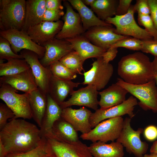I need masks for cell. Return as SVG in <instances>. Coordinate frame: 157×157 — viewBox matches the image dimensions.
Instances as JSON below:
<instances>
[{"label": "cell", "mask_w": 157, "mask_h": 157, "mask_svg": "<svg viewBox=\"0 0 157 157\" xmlns=\"http://www.w3.org/2000/svg\"><path fill=\"white\" fill-rule=\"evenodd\" d=\"M63 24L61 20L54 22L42 21L29 28L27 32L34 42L42 46L44 44L55 38Z\"/></svg>", "instance_id": "e0dca14e"}, {"label": "cell", "mask_w": 157, "mask_h": 157, "mask_svg": "<svg viewBox=\"0 0 157 157\" xmlns=\"http://www.w3.org/2000/svg\"><path fill=\"white\" fill-rule=\"evenodd\" d=\"M31 69L24 59L15 58L0 64V76L15 74Z\"/></svg>", "instance_id": "4dcf8cb0"}, {"label": "cell", "mask_w": 157, "mask_h": 157, "mask_svg": "<svg viewBox=\"0 0 157 157\" xmlns=\"http://www.w3.org/2000/svg\"><path fill=\"white\" fill-rule=\"evenodd\" d=\"M131 119L126 117L124 119L122 129L116 142L136 157H143L148 149V144L140 140V135L143 131V129L140 128L136 130H134L131 125Z\"/></svg>", "instance_id": "9c48e42d"}, {"label": "cell", "mask_w": 157, "mask_h": 157, "mask_svg": "<svg viewBox=\"0 0 157 157\" xmlns=\"http://www.w3.org/2000/svg\"><path fill=\"white\" fill-rule=\"evenodd\" d=\"M7 155L5 148L1 142L0 141V157H6Z\"/></svg>", "instance_id": "7dc6e473"}, {"label": "cell", "mask_w": 157, "mask_h": 157, "mask_svg": "<svg viewBox=\"0 0 157 157\" xmlns=\"http://www.w3.org/2000/svg\"><path fill=\"white\" fill-rule=\"evenodd\" d=\"M47 95L38 88L28 93L32 118L39 127L46 109Z\"/></svg>", "instance_id": "4316f807"}, {"label": "cell", "mask_w": 157, "mask_h": 157, "mask_svg": "<svg viewBox=\"0 0 157 157\" xmlns=\"http://www.w3.org/2000/svg\"><path fill=\"white\" fill-rule=\"evenodd\" d=\"M97 59L91 65V68L83 73L84 80L82 83L92 85L99 90L104 88L108 83L114 69L112 65L105 62L102 57Z\"/></svg>", "instance_id": "7c38bea8"}, {"label": "cell", "mask_w": 157, "mask_h": 157, "mask_svg": "<svg viewBox=\"0 0 157 157\" xmlns=\"http://www.w3.org/2000/svg\"><path fill=\"white\" fill-rule=\"evenodd\" d=\"M117 73L124 82L131 84H144L154 78L152 62L139 52L122 57L118 63Z\"/></svg>", "instance_id": "7a4b0ae2"}, {"label": "cell", "mask_w": 157, "mask_h": 157, "mask_svg": "<svg viewBox=\"0 0 157 157\" xmlns=\"http://www.w3.org/2000/svg\"><path fill=\"white\" fill-rule=\"evenodd\" d=\"M10 120L0 131V141L7 155L29 151L39 145L42 137L35 125L24 119Z\"/></svg>", "instance_id": "6da1fadb"}, {"label": "cell", "mask_w": 157, "mask_h": 157, "mask_svg": "<svg viewBox=\"0 0 157 157\" xmlns=\"http://www.w3.org/2000/svg\"><path fill=\"white\" fill-rule=\"evenodd\" d=\"M49 156L47 145V138L42 137L39 145L32 150L22 153L9 154L6 157H46Z\"/></svg>", "instance_id": "836d02e7"}, {"label": "cell", "mask_w": 157, "mask_h": 157, "mask_svg": "<svg viewBox=\"0 0 157 157\" xmlns=\"http://www.w3.org/2000/svg\"><path fill=\"white\" fill-rule=\"evenodd\" d=\"M67 68L76 74L83 75L84 61L78 53L73 50L64 56L59 61Z\"/></svg>", "instance_id": "1f68e13d"}, {"label": "cell", "mask_w": 157, "mask_h": 157, "mask_svg": "<svg viewBox=\"0 0 157 157\" xmlns=\"http://www.w3.org/2000/svg\"><path fill=\"white\" fill-rule=\"evenodd\" d=\"M139 100L138 105L143 110L157 112V87L154 79L144 84H133L118 78L116 83Z\"/></svg>", "instance_id": "277c9868"}, {"label": "cell", "mask_w": 157, "mask_h": 157, "mask_svg": "<svg viewBox=\"0 0 157 157\" xmlns=\"http://www.w3.org/2000/svg\"><path fill=\"white\" fill-rule=\"evenodd\" d=\"M66 12L62 17L64 21L62 28L55 38L58 39L72 38L82 35L85 32L78 13L74 10L67 1H63Z\"/></svg>", "instance_id": "9a60e30c"}, {"label": "cell", "mask_w": 157, "mask_h": 157, "mask_svg": "<svg viewBox=\"0 0 157 157\" xmlns=\"http://www.w3.org/2000/svg\"><path fill=\"white\" fill-rule=\"evenodd\" d=\"M143 157H157V154H145Z\"/></svg>", "instance_id": "816d5d0a"}, {"label": "cell", "mask_w": 157, "mask_h": 157, "mask_svg": "<svg viewBox=\"0 0 157 157\" xmlns=\"http://www.w3.org/2000/svg\"><path fill=\"white\" fill-rule=\"evenodd\" d=\"M20 54L30 66L38 88L47 94L52 76L49 67L44 66L39 60L38 55L32 51L24 49L21 51Z\"/></svg>", "instance_id": "5bb4252c"}, {"label": "cell", "mask_w": 157, "mask_h": 157, "mask_svg": "<svg viewBox=\"0 0 157 157\" xmlns=\"http://www.w3.org/2000/svg\"><path fill=\"white\" fill-rule=\"evenodd\" d=\"M45 48L43 57L40 61L44 67L59 61L64 56L73 50L71 44L65 39L55 38L46 42L42 46Z\"/></svg>", "instance_id": "ac0fdd59"}, {"label": "cell", "mask_w": 157, "mask_h": 157, "mask_svg": "<svg viewBox=\"0 0 157 157\" xmlns=\"http://www.w3.org/2000/svg\"><path fill=\"white\" fill-rule=\"evenodd\" d=\"M112 26L92 27L83 34L92 44L107 50L119 40L128 36L117 34Z\"/></svg>", "instance_id": "4fadbf2b"}, {"label": "cell", "mask_w": 157, "mask_h": 157, "mask_svg": "<svg viewBox=\"0 0 157 157\" xmlns=\"http://www.w3.org/2000/svg\"><path fill=\"white\" fill-rule=\"evenodd\" d=\"M150 152V154H157V140L153 143L151 147Z\"/></svg>", "instance_id": "c3c4849f"}, {"label": "cell", "mask_w": 157, "mask_h": 157, "mask_svg": "<svg viewBox=\"0 0 157 157\" xmlns=\"http://www.w3.org/2000/svg\"><path fill=\"white\" fill-rule=\"evenodd\" d=\"M0 98L14 112V119L32 118L28 93L19 94L15 89L8 84L0 83Z\"/></svg>", "instance_id": "52a82bcc"}, {"label": "cell", "mask_w": 157, "mask_h": 157, "mask_svg": "<svg viewBox=\"0 0 157 157\" xmlns=\"http://www.w3.org/2000/svg\"><path fill=\"white\" fill-rule=\"evenodd\" d=\"M77 132L70 124L61 117L54 124L52 130V135L50 138L54 137L71 141H76L79 140Z\"/></svg>", "instance_id": "f1b7e54d"}, {"label": "cell", "mask_w": 157, "mask_h": 157, "mask_svg": "<svg viewBox=\"0 0 157 157\" xmlns=\"http://www.w3.org/2000/svg\"><path fill=\"white\" fill-rule=\"evenodd\" d=\"M142 47L141 51L143 52L149 53L157 56V40L154 39L142 40Z\"/></svg>", "instance_id": "f35d334b"}, {"label": "cell", "mask_w": 157, "mask_h": 157, "mask_svg": "<svg viewBox=\"0 0 157 157\" xmlns=\"http://www.w3.org/2000/svg\"><path fill=\"white\" fill-rule=\"evenodd\" d=\"M65 14L62 10H45L43 15L42 21L54 22L58 21Z\"/></svg>", "instance_id": "ab89813d"}, {"label": "cell", "mask_w": 157, "mask_h": 157, "mask_svg": "<svg viewBox=\"0 0 157 157\" xmlns=\"http://www.w3.org/2000/svg\"><path fill=\"white\" fill-rule=\"evenodd\" d=\"M138 104L136 99L131 96L119 105L106 109H97L92 113L90 118L92 129L107 119L122 117L125 115H128L132 119L135 116L133 112L135 107Z\"/></svg>", "instance_id": "8fae6325"}, {"label": "cell", "mask_w": 157, "mask_h": 157, "mask_svg": "<svg viewBox=\"0 0 157 157\" xmlns=\"http://www.w3.org/2000/svg\"><path fill=\"white\" fill-rule=\"evenodd\" d=\"M132 1V0H119L116 15H122L126 14L131 5Z\"/></svg>", "instance_id": "b9f144b4"}, {"label": "cell", "mask_w": 157, "mask_h": 157, "mask_svg": "<svg viewBox=\"0 0 157 157\" xmlns=\"http://www.w3.org/2000/svg\"><path fill=\"white\" fill-rule=\"evenodd\" d=\"M65 39L70 42L73 50L84 61L89 58L101 57L107 51L92 44L83 35Z\"/></svg>", "instance_id": "44dd1931"}, {"label": "cell", "mask_w": 157, "mask_h": 157, "mask_svg": "<svg viewBox=\"0 0 157 157\" xmlns=\"http://www.w3.org/2000/svg\"><path fill=\"white\" fill-rule=\"evenodd\" d=\"M128 93L117 83L112 84L106 89L99 92L101 98L99 105L101 109H106L119 105L126 100Z\"/></svg>", "instance_id": "cb8c5ba5"}, {"label": "cell", "mask_w": 157, "mask_h": 157, "mask_svg": "<svg viewBox=\"0 0 157 157\" xmlns=\"http://www.w3.org/2000/svg\"><path fill=\"white\" fill-rule=\"evenodd\" d=\"M47 144L51 157H94L89 147L79 140L50 138H47Z\"/></svg>", "instance_id": "5b68a950"}, {"label": "cell", "mask_w": 157, "mask_h": 157, "mask_svg": "<svg viewBox=\"0 0 157 157\" xmlns=\"http://www.w3.org/2000/svg\"><path fill=\"white\" fill-rule=\"evenodd\" d=\"M25 0H0L1 31L23 28L26 11Z\"/></svg>", "instance_id": "3957f363"}, {"label": "cell", "mask_w": 157, "mask_h": 157, "mask_svg": "<svg viewBox=\"0 0 157 157\" xmlns=\"http://www.w3.org/2000/svg\"><path fill=\"white\" fill-rule=\"evenodd\" d=\"M62 0H46V9L48 10H62L63 7L62 5Z\"/></svg>", "instance_id": "f6af8a7d"}, {"label": "cell", "mask_w": 157, "mask_h": 157, "mask_svg": "<svg viewBox=\"0 0 157 157\" xmlns=\"http://www.w3.org/2000/svg\"><path fill=\"white\" fill-rule=\"evenodd\" d=\"M67 1L78 11L81 18L83 26L85 31L94 26H112L111 24L105 21L99 19L91 8L84 4L82 0Z\"/></svg>", "instance_id": "484cf974"}, {"label": "cell", "mask_w": 157, "mask_h": 157, "mask_svg": "<svg viewBox=\"0 0 157 157\" xmlns=\"http://www.w3.org/2000/svg\"><path fill=\"white\" fill-rule=\"evenodd\" d=\"M117 52V48H110L104 53L102 57L105 62L109 63L116 57Z\"/></svg>", "instance_id": "bcb514c9"}, {"label": "cell", "mask_w": 157, "mask_h": 157, "mask_svg": "<svg viewBox=\"0 0 157 157\" xmlns=\"http://www.w3.org/2000/svg\"><path fill=\"white\" fill-rule=\"evenodd\" d=\"M124 121L122 117L108 119L99 123L88 133L82 134L80 138L83 140L90 141L92 142H114L120 135Z\"/></svg>", "instance_id": "ba28073f"}, {"label": "cell", "mask_w": 157, "mask_h": 157, "mask_svg": "<svg viewBox=\"0 0 157 157\" xmlns=\"http://www.w3.org/2000/svg\"><path fill=\"white\" fill-rule=\"evenodd\" d=\"M154 79L155 80L156 84L157 85V74L154 76Z\"/></svg>", "instance_id": "f5cc1de1"}, {"label": "cell", "mask_w": 157, "mask_h": 157, "mask_svg": "<svg viewBox=\"0 0 157 157\" xmlns=\"http://www.w3.org/2000/svg\"><path fill=\"white\" fill-rule=\"evenodd\" d=\"M89 147L94 157H123L124 155L123 147L116 141L109 144L97 141Z\"/></svg>", "instance_id": "83f0119b"}, {"label": "cell", "mask_w": 157, "mask_h": 157, "mask_svg": "<svg viewBox=\"0 0 157 157\" xmlns=\"http://www.w3.org/2000/svg\"><path fill=\"white\" fill-rule=\"evenodd\" d=\"M51 157L48 156H47V157Z\"/></svg>", "instance_id": "db71d44e"}, {"label": "cell", "mask_w": 157, "mask_h": 157, "mask_svg": "<svg viewBox=\"0 0 157 157\" xmlns=\"http://www.w3.org/2000/svg\"><path fill=\"white\" fill-rule=\"evenodd\" d=\"M152 67L154 76L157 74V56L154 57V59L152 62Z\"/></svg>", "instance_id": "681fc988"}, {"label": "cell", "mask_w": 157, "mask_h": 157, "mask_svg": "<svg viewBox=\"0 0 157 157\" xmlns=\"http://www.w3.org/2000/svg\"><path fill=\"white\" fill-rule=\"evenodd\" d=\"M138 20L139 24L144 26L153 39L157 40V31L150 15L138 14Z\"/></svg>", "instance_id": "8d00e7d4"}, {"label": "cell", "mask_w": 157, "mask_h": 157, "mask_svg": "<svg viewBox=\"0 0 157 157\" xmlns=\"http://www.w3.org/2000/svg\"><path fill=\"white\" fill-rule=\"evenodd\" d=\"M0 83L9 84L16 90L28 93L38 88L31 69L15 74L1 76Z\"/></svg>", "instance_id": "ffe728a7"}, {"label": "cell", "mask_w": 157, "mask_h": 157, "mask_svg": "<svg viewBox=\"0 0 157 157\" xmlns=\"http://www.w3.org/2000/svg\"><path fill=\"white\" fill-rule=\"evenodd\" d=\"M95 0H82V1L86 6H91L94 3Z\"/></svg>", "instance_id": "f907efd6"}, {"label": "cell", "mask_w": 157, "mask_h": 157, "mask_svg": "<svg viewBox=\"0 0 157 157\" xmlns=\"http://www.w3.org/2000/svg\"><path fill=\"white\" fill-rule=\"evenodd\" d=\"M46 0L26 1V11L22 30L27 31L30 27L42 21L46 10Z\"/></svg>", "instance_id": "d4e9b609"}, {"label": "cell", "mask_w": 157, "mask_h": 157, "mask_svg": "<svg viewBox=\"0 0 157 157\" xmlns=\"http://www.w3.org/2000/svg\"><path fill=\"white\" fill-rule=\"evenodd\" d=\"M46 109L40 127L42 137H51L52 127L56 122L61 117L62 109L48 94H47Z\"/></svg>", "instance_id": "7402d4cb"}, {"label": "cell", "mask_w": 157, "mask_h": 157, "mask_svg": "<svg viewBox=\"0 0 157 157\" xmlns=\"http://www.w3.org/2000/svg\"><path fill=\"white\" fill-rule=\"evenodd\" d=\"M118 2L117 0H95L91 9L99 19L105 21L116 15Z\"/></svg>", "instance_id": "f546056e"}, {"label": "cell", "mask_w": 157, "mask_h": 157, "mask_svg": "<svg viewBox=\"0 0 157 157\" xmlns=\"http://www.w3.org/2000/svg\"><path fill=\"white\" fill-rule=\"evenodd\" d=\"M151 16L157 31V0H148Z\"/></svg>", "instance_id": "ee69618b"}, {"label": "cell", "mask_w": 157, "mask_h": 157, "mask_svg": "<svg viewBox=\"0 0 157 157\" xmlns=\"http://www.w3.org/2000/svg\"><path fill=\"white\" fill-rule=\"evenodd\" d=\"M145 138L148 140L152 141L157 138V127L154 125L147 127L144 131Z\"/></svg>", "instance_id": "7bdbcfd3"}, {"label": "cell", "mask_w": 157, "mask_h": 157, "mask_svg": "<svg viewBox=\"0 0 157 157\" xmlns=\"http://www.w3.org/2000/svg\"><path fill=\"white\" fill-rule=\"evenodd\" d=\"M80 83L70 80H64L56 78L52 75L49 85L48 94L52 99L60 105L68 95L74 91Z\"/></svg>", "instance_id": "603a6c76"}, {"label": "cell", "mask_w": 157, "mask_h": 157, "mask_svg": "<svg viewBox=\"0 0 157 157\" xmlns=\"http://www.w3.org/2000/svg\"><path fill=\"white\" fill-rule=\"evenodd\" d=\"M135 13L134 5H131L126 14L122 15H116L108 18L105 21L115 26V32L117 34L132 36L141 40L153 39L146 30L137 24L134 18Z\"/></svg>", "instance_id": "8992f818"}, {"label": "cell", "mask_w": 157, "mask_h": 157, "mask_svg": "<svg viewBox=\"0 0 157 157\" xmlns=\"http://www.w3.org/2000/svg\"><path fill=\"white\" fill-rule=\"evenodd\" d=\"M134 7L135 12H137L138 14L145 15L150 14L148 0H136Z\"/></svg>", "instance_id": "60d3db41"}, {"label": "cell", "mask_w": 157, "mask_h": 157, "mask_svg": "<svg viewBox=\"0 0 157 157\" xmlns=\"http://www.w3.org/2000/svg\"><path fill=\"white\" fill-rule=\"evenodd\" d=\"M15 115L12 110L5 103L0 104V129L7 123V120L14 118Z\"/></svg>", "instance_id": "74e56055"}, {"label": "cell", "mask_w": 157, "mask_h": 157, "mask_svg": "<svg viewBox=\"0 0 157 157\" xmlns=\"http://www.w3.org/2000/svg\"><path fill=\"white\" fill-rule=\"evenodd\" d=\"M99 92L95 87L88 85L77 90H74L70 95L71 97L60 105L62 109L73 105L86 106L95 111L98 109L97 96Z\"/></svg>", "instance_id": "2e32d148"}, {"label": "cell", "mask_w": 157, "mask_h": 157, "mask_svg": "<svg viewBox=\"0 0 157 157\" xmlns=\"http://www.w3.org/2000/svg\"><path fill=\"white\" fill-rule=\"evenodd\" d=\"M91 111L84 106L78 109L68 107L62 109L61 117L70 124L77 131L82 134L89 132L92 129L89 119Z\"/></svg>", "instance_id": "d6986e66"}, {"label": "cell", "mask_w": 157, "mask_h": 157, "mask_svg": "<svg viewBox=\"0 0 157 157\" xmlns=\"http://www.w3.org/2000/svg\"><path fill=\"white\" fill-rule=\"evenodd\" d=\"M52 75L58 78L64 80L75 79L77 74L67 68L59 61L54 62L49 66Z\"/></svg>", "instance_id": "d6a6232c"}, {"label": "cell", "mask_w": 157, "mask_h": 157, "mask_svg": "<svg viewBox=\"0 0 157 157\" xmlns=\"http://www.w3.org/2000/svg\"><path fill=\"white\" fill-rule=\"evenodd\" d=\"M15 58L24 59L21 54L14 53L11 49L9 42L2 37L0 36V60L7 61Z\"/></svg>", "instance_id": "e575fe53"}, {"label": "cell", "mask_w": 157, "mask_h": 157, "mask_svg": "<svg viewBox=\"0 0 157 157\" xmlns=\"http://www.w3.org/2000/svg\"><path fill=\"white\" fill-rule=\"evenodd\" d=\"M0 35L9 42L12 49L16 54L22 50L26 49L35 53L40 59L44 55L45 48L34 42L27 31L14 29L1 31Z\"/></svg>", "instance_id": "30bf717a"}, {"label": "cell", "mask_w": 157, "mask_h": 157, "mask_svg": "<svg viewBox=\"0 0 157 157\" xmlns=\"http://www.w3.org/2000/svg\"><path fill=\"white\" fill-rule=\"evenodd\" d=\"M120 47L134 51L141 50L142 47V41L135 38L128 36L118 41L110 48Z\"/></svg>", "instance_id": "d590c367"}]
</instances>
